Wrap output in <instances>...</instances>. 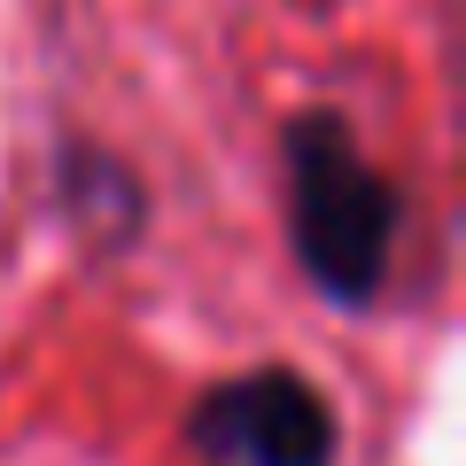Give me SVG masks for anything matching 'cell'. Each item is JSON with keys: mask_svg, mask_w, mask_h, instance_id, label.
I'll list each match as a JSON object with an SVG mask.
<instances>
[{"mask_svg": "<svg viewBox=\"0 0 466 466\" xmlns=\"http://www.w3.org/2000/svg\"><path fill=\"white\" fill-rule=\"evenodd\" d=\"M280 171H288V249H296L303 280L342 311L381 303L404 233V195L366 164L358 133L334 109H303L280 140Z\"/></svg>", "mask_w": 466, "mask_h": 466, "instance_id": "cell-1", "label": "cell"}, {"mask_svg": "<svg viewBox=\"0 0 466 466\" xmlns=\"http://www.w3.org/2000/svg\"><path fill=\"white\" fill-rule=\"evenodd\" d=\"M187 443L202 466H334V404L288 366H249L202 389Z\"/></svg>", "mask_w": 466, "mask_h": 466, "instance_id": "cell-2", "label": "cell"}, {"mask_svg": "<svg viewBox=\"0 0 466 466\" xmlns=\"http://www.w3.org/2000/svg\"><path fill=\"white\" fill-rule=\"evenodd\" d=\"M55 179H63V202H70V218H78L86 233L101 241V210H125V218H148V195L133 187V171L125 164H109L101 148H63V164H55Z\"/></svg>", "mask_w": 466, "mask_h": 466, "instance_id": "cell-3", "label": "cell"}]
</instances>
